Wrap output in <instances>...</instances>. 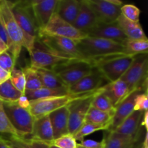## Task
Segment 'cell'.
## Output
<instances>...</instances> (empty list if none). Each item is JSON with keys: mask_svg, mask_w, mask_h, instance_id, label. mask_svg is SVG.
Instances as JSON below:
<instances>
[{"mask_svg": "<svg viewBox=\"0 0 148 148\" xmlns=\"http://www.w3.org/2000/svg\"><path fill=\"white\" fill-rule=\"evenodd\" d=\"M147 117H148V112L147 111L144 112V114H143V119H142L141 124H140V126L142 127H145V131L147 132V128H148V121H147Z\"/></svg>", "mask_w": 148, "mask_h": 148, "instance_id": "46", "label": "cell"}, {"mask_svg": "<svg viewBox=\"0 0 148 148\" xmlns=\"http://www.w3.org/2000/svg\"><path fill=\"white\" fill-rule=\"evenodd\" d=\"M143 114L144 112L134 111L115 130H114V132L127 136H137L141 132L140 124Z\"/></svg>", "mask_w": 148, "mask_h": 148, "instance_id": "23", "label": "cell"}, {"mask_svg": "<svg viewBox=\"0 0 148 148\" xmlns=\"http://www.w3.org/2000/svg\"><path fill=\"white\" fill-rule=\"evenodd\" d=\"M77 49L82 59L93 64L112 56L127 55L121 43L92 36H87L77 42Z\"/></svg>", "mask_w": 148, "mask_h": 148, "instance_id": "1", "label": "cell"}, {"mask_svg": "<svg viewBox=\"0 0 148 148\" xmlns=\"http://www.w3.org/2000/svg\"><path fill=\"white\" fill-rule=\"evenodd\" d=\"M86 34L88 36L113 40L121 44L127 39L116 22L111 23H98Z\"/></svg>", "mask_w": 148, "mask_h": 148, "instance_id": "15", "label": "cell"}, {"mask_svg": "<svg viewBox=\"0 0 148 148\" xmlns=\"http://www.w3.org/2000/svg\"><path fill=\"white\" fill-rule=\"evenodd\" d=\"M93 63L85 59H76L55 68L53 72L68 88L90 73Z\"/></svg>", "mask_w": 148, "mask_h": 148, "instance_id": "9", "label": "cell"}, {"mask_svg": "<svg viewBox=\"0 0 148 148\" xmlns=\"http://www.w3.org/2000/svg\"><path fill=\"white\" fill-rule=\"evenodd\" d=\"M69 93L70 92L69 91V88L66 87L59 88H41L36 90H25V95L30 101L53 98V97L63 96Z\"/></svg>", "mask_w": 148, "mask_h": 148, "instance_id": "26", "label": "cell"}, {"mask_svg": "<svg viewBox=\"0 0 148 148\" xmlns=\"http://www.w3.org/2000/svg\"><path fill=\"white\" fill-rule=\"evenodd\" d=\"M103 92L115 108L130 94L128 86L121 79L106 84L104 86Z\"/></svg>", "mask_w": 148, "mask_h": 148, "instance_id": "22", "label": "cell"}, {"mask_svg": "<svg viewBox=\"0 0 148 148\" xmlns=\"http://www.w3.org/2000/svg\"><path fill=\"white\" fill-rule=\"evenodd\" d=\"M35 69V68H34ZM39 77L43 88H66L63 82L53 71L44 69H35ZM67 88V87H66Z\"/></svg>", "mask_w": 148, "mask_h": 148, "instance_id": "27", "label": "cell"}, {"mask_svg": "<svg viewBox=\"0 0 148 148\" xmlns=\"http://www.w3.org/2000/svg\"><path fill=\"white\" fill-rule=\"evenodd\" d=\"M17 105L19 106L21 108H25V109H29L30 108V101L28 100V98L25 96V95H23L20 98L18 99V101H17Z\"/></svg>", "mask_w": 148, "mask_h": 148, "instance_id": "43", "label": "cell"}, {"mask_svg": "<svg viewBox=\"0 0 148 148\" xmlns=\"http://www.w3.org/2000/svg\"><path fill=\"white\" fill-rule=\"evenodd\" d=\"M12 14L23 33V47L30 54L38 37V29L35 22L29 1H10Z\"/></svg>", "mask_w": 148, "mask_h": 148, "instance_id": "2", "label": "cell"}, {"mask_svg": "<svg viewBox=\"0 0 148 148\" xmlns=\"http://www.w3.org/2000/svg\"><path fill=\"white\" fill-rule=\"evenodd\" d=\"M108 130V127L103 125H98V124H92V123L85 121L83 124L80 127V128L77 130L76 133L74 134L76 141H82L85 137L92 134V133L101 130Z\"/></svg>", "mask_w": 148, "mask_h": 148, "instance_id": "33", "label": "cell"}, {"mask_svg": "<svg viewBox=\"0 0 148 148\" xmlns=\"http://www.w3.org/2000/svg\"><path fill=\"white\" fill-rule=\"evenodd\" d=\"M38 35L59 36L71 39L76 42L82 40L88 35L75 28L72 24L61 19L56 13H53L46 27L39 30Z\"/></svg>", "mask_w": 148, "mask_h": 148, "instance_id": "10", "label": "cell"}, {"mask_svg": "<svg viewBox=\"0 0 148 148\" xmlns=\"http://www.w3.org/2000/svg\"><path fill=\"white\" fill-rule=\"evenodd\" d=\"M0 134H10L11 136L19 137L18 134L12 126L6 114L3 103L1 101H0Z\"/></svg>", "mask_w": 148, "mask_h": 148, "instance_id": "34", "label": "cell"}, {"mask_svg": "<svg viewBox=\"0 0 148 148\" xmlns=\"http://www.w3.org/2000/svg\"><path fill=\"white\" fill-rule=\"evenodd\" d=\"M147 53L135 56L131 66L121 78L128 86L130 93L137 89L147 92Z\"/></svg>", "mask_w": 148, "mask_h": 148, "instance_id": "6", "label": "cell"}, {"mask_svg": "<svg viewBox=\"0 0 148 148\" xmlns=\"http://www.w3.org/2000/svg\"><path fill=\"white\" fill-rule=\"evenodd\" d=\"M0 67L9 72L15 67V62L8 51L0 54Z\"/></svg>", "mask_w": 148, "mask_h": 148, "instance_id": "38", "label": "cell"}, {"mask_svg": "<svg viewBox=\"0 0 148 148\" xmlns=\"http://www.w3.org/2000/svg\"><path fill=\"white\" fill-rule=\"evenodd\" d=\"M103 90L94 97L91 106L114 116L116 108L114 106L109 98L104 94Z\"/></svg>", "mask_w": 148, "mask_h": 148, "instance_id": "31", "label": "cell"}, {"mask_svg": "<svg viewBox=\"0 0 148 148\" xmlns=\"http://www.w3.org/2000/svg\"><path fill=\"white\" fill-rule=\"evenodd\" d=\"M86 1L98 23H115L121 15L123 3L118 0H86Z\"/></svg>", "mask_w": 148, "mask_h": 148, "instance_id": "11", "label": "cell"}, {"mask_svg": "<svg viewBox=\"0 0 148 148\" xmlns=\"http://www.w3.org/2000/svg\"><path fill=\"white\" fill-rule=\"evenodd\" d=\"M31 67L53 70L56 67L76 59H82L54 51L43 46L36 38L30 54Z\"/></svg>", "mask_w": 148, "mask_h": 148, "instance_id": "5", "label": "cell"}, {"mask_svg": "<svg viewBox=\"0 0 148 148\" xmlns=\"http://www.w3.org/2000/svg\"><path fill=\"white\" fill-rule=\"evenodd\" d=\"M0 148H9L7 145L6 144L5 141H4V137L0 136Z\"/></svg>", "mask_w": 148, "mask_h": 148, "instance_id": "48", "label": "cell"}, {"mask_svg": "<svg viewBox=\"0 0 148 148\" xmlns=\"http://www.w3.org/2000/svg\"><path fill=\"white\" fill-rule=\"evenodd\" d=\"M98 23V20L86 0L80 1L79 12L72 25L82 33H87Z\"/></svg>", "mask_w": 148, "mask_h": 148, "instance_id": "19", "label": "cell"}, {"mask_svg": "<svg viewBox=\"0 0 148 148\" xmlns=\"http://www.w3.org/2000/svg\"><path fill=\"white\" fill-rule=\"evenodd\" d=\"M79 146L84 148H103V141L98 142L93 140H83L78 143Z\"/></svg>", "mask_w": 148, "mask_h": 148, "instance_id": "42", "label": "cell"}, {"mask_svg": "<svg viewBox=\"0 0 148 148\" xmlns=\"http://www.w3.org/2000/svg\"><path fill=\"white\" fill-rule=\"evenodd\" d=\"M37 40L43 46L54 51L82 59L77 49V42L59 36L38 35Z\"/></svg>", "mask_w": 148, "mask_h": 148, "instance_id": "12", "label": "cell"}, {"mask_svg": "<svg viewBox=\"0 0 148 148\" xmlns=\"http://www.w3.org/2000/svg\"><path fill=\"white\" fill-rule=\"evenodd\" d=\"M104 86L92 92H82V93H69L63 96L31 101H30V105L29 111L35 119L44 116H47L50 113L56 110L69 106L76 101H81L88 97L96 95L103 89Z\"/></svg>", "mask_w": 148, "mask_h": 148, "instance_id": "3", "label": "cell"}, {"mask_svg": "<svg viewBox=\"0 0 148 148\" xmlns=\"http://www.w3.org/2000/svg\"><path fill=\"white\" fill-rule=\"evenodd\" d=\"M0 21L11 43L8 52L16 64L23 48V36L12 14L10 1L0 0Z\"/></svg>", "mask_w": 148, "mask_h": 148, "instance_id": "4", "label": "cell"}, {"mask_svg": "<svg viewBox=\"0 0 148 148\" xmlns=\"http://www.w3.org/2000/svg\"><path fill=\"white\" fill-rule=\"evenodd\" d=\"M103 141V148H143V142L140 143V135L132 137L119 134L114 131H107Z\"/></svg>", "mask_w": 148, "mask_h": 148, "instance_id": "16", "label": "cell"}, {"mask_svg": "<svg viewBox=\"0 0 148 148\" xmlns=\"http://www.w3.org/2000/svg\"><path fill=\"white\" fill-rule=\"evenodd\" d=\"M69 106L56 110L49 114L53 129V140L69 134Z\"/></svg>", "mask_w": 148, "mask_h": 148, "instance_id": "20", "label": "cell"}, {"mask_svg": "<svg viewBox=\"0 0 148 148\" xmlns=\"http://www.w3.org/2000/svg\"><path fill=\"white\" fill-rule=\"evenodd\" d=\"M10 80L11 81L13 86L25 94V78L23 72V69H17L14 67L10 72Z\"/></svg>", "mask_w": 148, "mask_h": 148, "instance_id": "35", "label": "cell"}, {"mask_svg": "<svg viewBox=\"0 0 148 148\" xmlns=\"http://www.w3.org/2000/svg\"><path fill=\"white\" fill-rule=\"evenodd\" d=\"M80 7V1L77 0H58L55 13L69 24L73 25Z\"/></svg>", "mask_w": 148, "mask_h": 148, "instance_id": "24", "label": "cell"}, {"mask_svg": "<svg viewBox=\"0 0 148 148\" xmlns=\"http://www.w3.org/2000/svg\"><path fill=\"white\" fill-rule=\"evenodd\" d=\"M49 144L60 148H77V143L74 135L69 133L64 134L59 138L55 139Z\"/></svg>", "mask_w": 148, "mask_h": 148, "instance_id": "36", "label": "cell"}, {"mask_svg": "<svg viewBox=\"0 0 148 148\" xmlns=\"http://www.w3.org/2000/svg\"><path fill=\"white\" fill-rule=\"evenodd\" d=\"M140 92H143L140 89H137L132 91L131 93L129 94L127 98H124L116 107V111L114 116H113L112 123H111L110 128L107 131L110 132L115 130L134 111V101H135L137 95Z\"/></svg>", "mask_w": 148, "mask_h": 148, "instance_id": "18", "label": "cell"}, {"mask_svg": "<svg viewBox=\"0 0 148 148\" xmlns=\"http://www.w3.org/2000/svg\"><path fill=\"white\" fill-rule=\"evenodd\" d=\"M116 23L127 39L147 40L140 22L130 21L121 14L117 19Z\"/></svg>", "mask_w": 148, "mask_h": 148, "instance_id": "25", "label": "cell"}, {"mask_svg": "<svg viewBox=\"0 0 148 148\" xmlns=\"http://www.w3.org/2000/svg\"><path fill=\"white\" fill-rule=\"evenodd\" d=\"M148 108L147 92H140L137 95L134 101V111L145 112Z\"/></svg>", "mask_w": 148, "mask_h": 148, "instance_id": "39", "label": "cell"}, {"mask_svg": "<svg viewBox=\"0 0 148 148\" xmlns=\"http://www.w3.org/2000/svg\"><path fill=\"white\" fill-rule=\"evenodd\" d=\"M96 95L88 97V98L81 100V101H76V102L73 103L70 106H69V134H72L74 135L77 132V130L80 128L81 126L85 122L87 114H88L90 108L92 106L93 98Z\"/></svg>", "mask_w": 148, "mask_h": 148, "instance_id": "13", "label": "cell"}, {"mask_svg": "<svg viewBox=\"0 0 148 148\" xmlns=\"http://www.w3.org/2000/svg\"><path fill=\"white\" fill-rule=\"evenodd\" d=\"M121 14L130 21L140 22V10L134 4H123L121 7Z\"/></svg>", "mask_w": 148, "mask_h": 148, "instance_id": "37", "label": "cell"}, {"mask_svg": "<svg viewBox=\"0 0 148 148\" xmlns=\"http://www.w3.org/2000/svg\"><path fill=\"white\" fill-rule=\"evenodd\" d=\"M124 52L129 56H137L143 53H147V40H132L127 39L123 43Z\"/></svg>", "mask_w": 148, "mask_h": 148, "instance_id": "30", "label": "cell"}, {"mask_svg": "<svg viewBox=\"0 0 148 148\" xmlns=\"http://www.w3.org/2000/svg\"><path fill=\"white\" fill-rule=\"evenodd\" d=\"M27 148H50L49 145L44 142L32 138H23Z\"/></svg>", "mask_w": 148, "mask_h": 148, "instance_id": "41", "label": "cell"}, {"mask_svg": "<svg viewBox=\"0 0 148 148\" xmlns=\"http://www.w3.org/2000/svg\"><path fill=\"white\" fill-rule=\"evenodd\" d=\"M10 72L4 70L2 68L0 67V85L4 83L7 80L10 79Z\"/></svg>", "mask_w": 148, "mask_h": 148, "instance_id": "45", "label": "cell"}, {"mask_svg": "<svg viewBox=\"0 0 148 148\" xmlns=\"http://www.w3.org/2000/svg\"><path fill=\"white\" fill-rule=\"evenodd\" d=\"M113 116H114L108 113L100 111L91 106L86 116L85 121L98 124V125L106 126L109 129L112 123Z\"/></svg>", "mask_w": 148, "mask_h": 148, "instance_id": "28", "label": "cell"}, {"mask_svg": "<svg viewBox=\"0 0 148 148\" xmlns=\"http://www.w3.org/2000/svg\"><path fill=\"white\" fill-rule=\"evenodd\" d=\"M4 111L12 126L20 138H30L35 119L29 109H25L17 103H3Z\"/></svg>", "mask_w": 148, "mask_h": 148, "instance_id": "8", "label": "cell"}, {"mask_svg": "<svg viewBox=\"0 0 148 148\" xmlns=\"http://www.w3.org/2000/svg\"><path fill=\"white\" fill-rule=\"evenodd\" d=\"M0 38L2 39L3 41L8 46V49H10V46H11V43H10V40L8 38V36H7V33H6L5 30H4V27H3L2 24L1 23V21H0Z\"/></svg>", "mask_w": 148, "mask_h": 148, "instance_id": "44", "label": "cell"}, {"mask_svg": "<svg viewBox=\"0 0 148 148\" xmlns=\"http://www.w3.org/2000/svg\"><path fill=\"white\" fill-rule=\"evenodd\" d=\"M4 139L9 148H27L23 138L10 136L9 138L4 137Z\"/></svg>", "mask_w": 148, "mask_h": 148, "instance_id": "40", "label": "cell"}, {"mask_svg": "<svg viewBox=\"0 0 148 148\" xmlns=\"http://www.w3.org/2000/svg\"><path fill=\"white\" fill-rule=\"evenodd\" d=\"M49 147H50V148H60V147H56V146H55V145H51V144H49Z\"/></svg>", "mask_w": 148, "mask_h": 148, "instance_id": "49", "label": "cell"}, {"mask_svg": "<svg viewBox=\"0 0 148 148\" xmlns=\"http://www.w3.org/2000/svg\"><path fill=\"white\" fill-rule=\"evenodd\" d=\"M77 148H84V147H81V146H79V145H78V143H77Z\"/></svg>", "mask_w": 148, "mask_h": 148, "instance_id": "50", "label": "cell"}, {"mask_svg": "<svg viewBox=\"0 0 148 148\" xmlns=\"http://www.w3.org/2000/svg\"><path fill=\"white\" fill-rule=\"evenodd\" d=\"M58 0H33L29 1L33 16L38 29L44 28L55 12Z\"/></svg>", "mask_w": 148, "mask_h": 148, "instance_id": "14", "label": "cell"}, {"mask_svg": "<svg viewBox=\"0 0 148 148\" xmlns=\"http://www.w3.org/2000/svg\"><path fill=\"white\" fill-rule=\"evenodd\" d=\"M30 138L44 142L48 144L53 141V129L49 116H44L34 120L33 131Z\"/></svg>", "mask_w": 148, "mask_h": 148, "instance_id": "21", "label": "cell"}, {"mask_svg": "<svg viewBox=\"0 0 148 148\" xmlns=\"http://www.w3.org/2000/svg\"><path fill=\"white\" fill-rule=\"evenodd\" d=\"M108 84L99 71L94 68L87 76L69 88L70 93H82L96 90Z\"/></svg>", "mask_w": 148, "mask_h": 148, "instance_id": "17", "label": "cell"}, {"mask_svg": "<svg viewBox=\"0 0 148 148\" xmlns=\"http://www.w3.org/2000/svg\"><path fill=\"white\" fill-rule=\"evenodd\" d=\"M135 56L121 55L98 61L93 64L108 83L121 79L134 61Z\"/></svg>", "mask_w": 148, "mask_h": 148, "instance_id": "7", "label": "cell"}, {"mask_svg": "<svg viewBox=\"0 0 148 148\" xmlns=\"http://www.w3.org/2000/svg\"><path fill=\"white\" fill-rule=\"evenodd\" d=\"M25 78V90H36L43 88L39 77L34 68L27 66L23 69Z\"/></svg>", "mask_w": 148, "mask_h": 148, "instance_id": "32", "label": "cell"}, {"mask_svg": "<svg viewBox=\"0 0 148 148\" xmlns=\"http://www.w3.org/2000/svg\"><path fill=\"white\" fill-rule=\"evenodd\" d=\"M7 51H8V46L3 41L2 39L0 38V54L3 52Z\"/></svg>", "mask_w": 148, "mask_h": 148, "instance_id": "47", "label": "cell"}, {"mask_svg": "<svg viewBox=\"0 0 148 148\" xmlns=\"http://www.w3.org/2000/svg\"><path fill=\"white\" fill-rule=\"evenodd\" d=\"M23 94L17 90L10 79L0 85V101L2 103H17Z\"/></svg>", "mask_w": 148, "mask_h": 148, "instance_id": "29", "label": "cell"}]
</instances>
